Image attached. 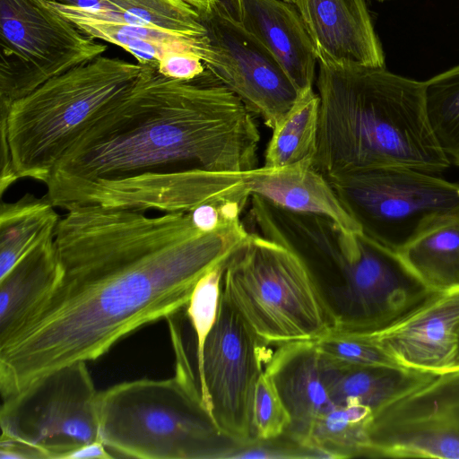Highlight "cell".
<instances>
[{
    "label": "cell",
    "mask_w": 459,
    "mask_h": 459,
    "mask_svg": "<svg viewBox=\"0 0 459 459\" xmlns=\"http://www.w3.org/2000/svg\"><path fill=\"white\" fill-rule=\"evenodd\" d=\"M241 24L276 57L299 91L313 87L318 58L294 4L241 0Z\"/></svg>",
    "instance_id": "18"
},
{
    "label": "cell",
    "mask_w": 459,
    "mask_h": 459,
    "mask_svg": "<svg viewBox=\"0 0 459 459\" xmlns=\"http://www.w3.org/2000/svg\"><path fill=\"white\" fill-rule=\"evenodd\" d=\"M228 17L241 23V0H212Z\"/></svg>",
    "instance_id": "35"
},
{
    "label": "cell",
    "mask_w": 459,
    "mask_h": 459,
    "mask_svg": "<svg viewBox=\"0 0 459 459\" xmlns=\"http://www.w3.org/2000/svg\"><path fill=\"white\" fill-rule=\"evenodd\" d=\"M343 248L342 285L331 306V331H377L432 292L398 253L363 232L345 233Z\"/></svg>",
    "instance_id": "11"
},
{
    "label": "cell",
    "mask_w": 459,
    "mask_h": 459,
    "mask_svg": "<svg viewBox=\"0 0 459 459\" xmlns=\"http://www.w3.org/2000/svg\"><path fill=\"white\" fill-rule=\"evenodd\" d=\"M355 334L402 368L436 376L459 370V288L431 292L385 327Z\"/></svg>",
    "instance_id": "14"
},
{
    "label": "cell",
    "mask_w": 459,
    "mask_h": 459,
    "mask_svg": "<svg viewBox=\"0 0 459 459\" xmlns=\"http://www.w3.org/2000/svg\"><path fill=\"white\" fill-rule=\"evenodd\" d=\"M247 187L250 195L280 209L323 217L345 233L362 232L331 182L313 167L312 160L279 168H255L249 172Z\"/></svg>",
    "instance_id": "17"
},
{
    "label": "cell",
    "mask_w": 459,
    "mask_h": 459,
    "mask_svg": "<svg viewBox=\"0 0 459 459\" xmlns=\"http://www.w3.org/2000/svg\"><path fill=\"white\" fill-rule=\"evenodd\" d=\"M322 359L324 382L333 403H360L373 413L436 376L402 367L346 366Z\"/></svg>",
    "instance_id": "21"
},
{
    "label": "cell",
    "mask_w": 459,
    "mask_h": 459,
    "mask_svg": "<svg viewBox=\"0 0 459 459\" xmlns=\"http://www.w3.org/2000/svg\"><path fill=\"white\" fill-rule=\"evenodd\" d=\"M61 277L55 237L43 241L0 277V345L41 308Z\"/></svg>",
    "instance_id": "19"
},
{
    "label": "cell",
    "mask_w": 459,
    "mask_h": 459,
    "mask_svg": "<svg viewBox=\"0 0 459 459\" xmlns=\"http://www.w3.org/2000/svg\"><path fill=\"white\" fill-rule=\"evenodd\" d=\"M100 13L178 35L204 37L199 13L181 0H100Z\"/></svg>",
    "instance_id": "26"
},
{
    "label": "cell",
    "mask_w": 459,
    "mask_h": 459,
    "mask_svg": "<svg viewBox=\"0 0 459 459\" xmlns=\"http://www.w3.org/2000/svg\"><path fill=\"white\" fill-rule=\"evenodd\" d=\"M397 253L430 291L459 288V218L430 230Z\"/></svg>",
    "instance_id": "23"
},
{
    "label": "cell",
    "mask_w": 459,
    "mask_h": 459,
    "mask_svg": "<svg viewBox=\"0 0 459 459\" xmlns=\"http://www.w3.org/2000/svg\"><path fill=\"white\" fill-rule=\"evenodd\" d=\"M141 67L54 167L45 184L52 204L180 212L250 195L260 141L254 114L208 70L179 81Z\"/></svg>",
    "instance_id": "2"
},
{
    "label": "cell",
    "mask_w": 459,
    "mask_h": 459,
    "mask_svg": "<svg viewBox=\"0 0 459 459\" xmlns=\"http://www.w3.org/2000/svg\"><path fill=\"white\" fill-rule=\"evenodd\" d=\"M206 29V69L272 130L299 91L276 57L244 26L214 4L200 14Z\"/></svg>",
    "instance_id": "13"
},
{
    "label": "cell",
    "mask_w": 459,
    "mask_h": 459,
    "mask_svg": "<svg viewBox=\"0 0 459 459\" xmlns=\"http://www.w3.org/2000/svg\"><path fill=\"white\" fill-rule=\"evenodd\" d=\"M318 64L316 170L329 178L382 166L434 175L449 168L428 120L424 82L385 67Z\"/></svg>",
    "instance_id": "3"
},
{
    "label": "cell",
    "mask_w": 459,
    "mask_h": 459,
    "mask_svg": "<svg viewBox=\"0 0 459 459\" xmlns=\"http://www.w3.org/2000/svg\"><path fill=\"white\" fill-rule=\"evenodd\" d=\"M141 65L100 56L53 77L0 112L15 174L46 184L71 146L135 83Z\"/></svg>",
    "instance_id": "5"
},
{
    "label": "cell",
    "mask_w": 459,
    "mask_h": 459,
    "mask_svg": "<svg viewBox=\"0 0 459 459\" xmlns=\"http://www.w3.org/2000/svg\"><path fill=\"white\" fill-rule=\"evenodd\" d=\"M221 294L195 376L203 403L221 433L238 445L256 440L254 396L273 352Z\"/></svg>",
    "instance_id": "10"
},
{
    "label": "cell",
    "mask_w": 459,
    "mask_h": 459,
    "mask_svg": "<svg viewBox=\"0 0 459 459\" xmlns=\"http://www.w3.org/2000/svg\"><path fill=\"white\" fill-rule=\"evenodd\" d=\"M225 264H218L197 281L186 307L195 335V364L202 359L205 340L217 319Z\"/></svg>",
    "instance_id": "28"
},
{
    "label": "cell",
    "mask_w": 459,
    "mask_h": 459,
    "mask_svg": "<svg viewBox=\"0 0 459 459\" xmlns=\"http://www.w3.org/2000/svg\"><path fill=\"white\" fill-rule=\"evenodd\" d=\"M372 411L360 403L335 406L315 422L307 447L322 458L366 457Z\"/></svg>",
    "instance_id": "25"
},
{
    "label": "cell",
    "mask_w": 459,
    "mask_h": 459,
    "mask_svg": "<svg viewBox=\"0 0 459 459\" xmlns=\"http://www.w3.org/2000/svg\"><path fill=\"white\" fill-rule=\"evenodd\" d=\"M315 342L324 358L337 364L400 367L378 346L359 334L330 331Z\"/></svg>",
    "instance_id": "29"
},
{
    "label": "cell",
    "mask_w": 459,
    "mask_h": 459,
    "mask_svg": "<svg viewBox=\"0 0 459 459\" xmlns=\"http://www.w3.org/2000/svg\"><path fill=\"white\" fill-rule=\"evenodd\" d=\"M362 232L396 253L459 218V183L419 169L382 166L329 178Z\"/></svg>",
    "instance_id": "7"
},
{
    "label": "cell",
    "mask_w": 459,
    "mask_h": 459,
    "mask_svg": "<svg viewBox=\"0 0 459 459\" xmlns=\"http://www.w3.org/2000/svg\"><path fill=\"white\" fill-rule=\"evenodd\" d=\"M61 217L45 195L27 193L0 205V277L43 241L55 237Z\"/></svg>",
    "instance_id": "22"
},
{
    "label": "cell",
    "mask_w": 459,
    "mask_h": 459,
    "mask_svg": "<svg viewBox=\"0 0 459 459\" xmlns=\"http://www.w3.org/2000/svg\"><path fill=\"white\" fill-rule=\"evenodd\" d=\"M377 1H379V2H384V1H386V0H377Z\"/></svg>",
    "instance_id": "38"
},
{
    "label": "cell",
    "mask_w": 459,
    "mask_h": 459,
    "mask_svg": "<svg viewBox=\"0 0 459 459\" xmlns=\"http://www.w3.org/2000/svg\"><path fill=\"white\" fill-rule=\"evenodd\" d=\"M110 459L114 455L108 452L107 447L100 439L84 444L72 452H70L65 459Z\"/></svg>",
    "instance_id": "34"
},
{
    "label": "cell",
    "mask_w": 459,
    "mask_h": 459,
    "mask_svg": "<svg viewBox=\"0 0 459 459\" xmlns=\"http://www.w3.org/2000/svg\"><path fill=\"white\" fill-rule=\"evenodd\" d=\"M367 437L366 457L459 459V370L374 412Z\"/></svg>",
    "instance_id": "12"
},
{
    "label": "cell",
    "mask_w": 459,
    "mask_h": 459,
    "mask_svg": "<svg viewBox=\"0 0 459 459\" xmlns=\"http://www.w3.org/2000/svg\"><path fill=\"white\" fill-rule=\"evenodd\" d=\"M66 211L55 234L61 280L0 345L1 397L66 365L95 360L137 329L186 308L197 281L249 235L241 221L202 232L188 212Z\"/></svg>",
    "instance_id": "1"
},
{
    "label": "cell",
    "mask_w": 459,
    "mask_h": 459,
    "mask_svg": "<svg viewBox=\"0 0 459 459\" xmlns=\"http://www.w3.org/2000/svg\"><path fill=\"white\" fill-rule=\"evenodd\" d=\"M285 405L290 423L284 435L307 447L316 420L336 405L323 377V359L315 341L277 347L264 367Z\"/></svg>",
    "instance_id": "16"
},
{
    "label": "cell",
    "mask_w": 459,
    "mask_h": 459,
    "mask_svg": "<svg viewBox=\"0 0 459 459\" xmlns=\"http://www.w3.org/2000/svg\"><path fill=\"white\" fill-rule=\"evenodd\" d=\"M284 1L294 4H296V3H297V0H284Z\"/></svg>",
    "instance_id": "37"
},
{
    "label": "cell",
    "mask_w": 459,
    "mask_h": 459,
    "mask_svg": "<svg viewBox=\"0 0 459 459\" xmlns=\"http://www.w3.org/2000/svg\"><path fill=\"white\" fill-rule=\"evenodd\" d=\"M98 393L85 361L56 369L2 398L1 436L33 445L48 459H65L100 439Z\"/></svg>",
    "instance_id": "9"
},
{
    "label": "cell",
    "mask_w": 459,
    "mask_h": 459,
    "mask_svg": "<svg viewBox=\"0 0 459 459\" xmlns=\"http://www.w3.org/2000/svg\"><path fill=\"white\" fill-rule=\"evenodd\" d=\"M107 48L48 0H0V112Z\"/></svg>",
    "instance_id": "8"
},
{
    "label": "cell",
    "mask_w": 459,
    "mask_h": 459,
    "mask_svg": "<svg viewBox=\"0 0 459 459\" xmlns=\"http://www.w3.org/2000/svg\"><path fill=\"white\" fill-rule=\"evenodd\" d=\"M0 459H48L37 446L22 440L1 436Z\"/></svg>",
    "instance_id": "33"
},
{
    "label": "cell",
    "mask_w": 459,
    "mask_h": 459,
    "mask_svg": "<svg viewBox=\"0 0 459 459\" xmlns=\"http://www.w3.org/2000/svg\"><path fill=\"white\" fill-rule=\"evenodd\" d=\"M221 296L266 344L315 341L333 320L301 256L290 246L249 233L226 261Z\"/></svg>",
    "instance_id": "6"
},
{
    "label": "cell",
    "mask_w": 459,
    "mask_h": 459,
    "mask_svg": "<svg viewBox=\"0 0 459 459\" xmlns=\"http://www.w3.org/2000/svg\"><path fill=\"white\" fill-rule=\"evenodd\" d=\"M425 84V105L432 133L449 160L459 166V65Z\"/></svg>",
    "instance_id": "27"
},
{
    "label": "cell",
    "mask_w": 459,
    "mask_h": 459,
    "mask_svg": "<svg viewBox=\"0 0 459 459\" xmlns=\"http://www.w3.org/2000/svg\"><path fill=\"white\" fill-rule=\"evenodd\" d=\"M194 7L199 14L204 13L211 9L213 4L212 0H181Z\"/></svg>",
    "instance_id": "36"
},
{
    "label": "cell",
    "mask_w": 459,
    "mask_h": 459,
    "mask_svg": "<svg viewBox=\"0 0 459 459\" xmlns=\"http://www.w3.org/2000/svg\"><path fill=\"white\" fill-rule=\"evenodd\" d=\"M162 75L179 81L194 80L206 72L200 56L191 52H173L163 56L157 66Z\"/></svg>",
    "instance_id": "32"
},
{
    "label": "cell",
    "mask_w": 459,
    "mask_h": 459,
    "mask_svg": "<svg viewBox=\"0 0 459 459\" xmlns=\"http://www.w3.org/2000/svg\"><path fill=\"white\" fill-rule=\"evenodd\" d=\"M319 97L312 88L299 92L296 101L272 130L264 152V167L279 168L312 160L316 152Z\"/></svg>",
    "instance_id": "24"
},
{
    "label": "cell",
    "mask_w": 459,
    "mask_h": 459,
    "mask_svg": "<svg viewBox=\"0 0 459 459\" xmlns=\"http://www.w3.org/2000/svg\"><path fill=\"white\" fill-rule=\"evenodd\" d=\"M253 420L256 440L278 437L290 423V414L272 378L264 371L255 385Z\"/></svg>",
    "instance_id": "30"
},
{
    "label": "cell",
    "mask_w": 459,
    "mask_h": 459,
    "mask_svg": "<svg viewBox=\"0 0 459 459\" xmlns=\"http://www.w3.org/2000/svg\"><path fill=\"white\" fill-rule=\"evenodd\" d=\"M172 344L173 377L123 382L98 393L100 439L118 456L216 459L237 445L206 411L184 342Z\"/></svg>",
    "instance_id": "4"
},
{
    "label": "cell",
    "mask_w": 459,
    "mask_h": 459,
    "mask_svg": "<svg viewBox=\"0 0 459 459\" xmlns=\"http://www.w3.org/2000/svg\"><path fill=\"white\" fill-rule=\"evenodd\" d=\"M318 62L385 67L367 0H297Z\"/></svg>",
    "instance_id": "15"
},
{
    "label": "cell",
    "mask_w": 459,
    "mask_h": 459,
    "mask_svg": "<svg viewBox=\"0 0 459 459\" xmlns=\"http://www.w3.org/2000/svg\"><path fill=\"white\" fill-rule=\"evenodd\" d=\"M84 34L119 46L140 65L158 66L160 60L173 52H191L204 61L207 44L204 37H188L150 27L134 25L108 17L98 11L48 0Z\"/></svg>",
    "instance_id": "20"
},
{
    "label": "cell",
    "mask_w": 459,
    "mask_h": 459,
    "mask_svg": "<svg viewBox=\"0 0 459 459\" xmlns=\"http://www.w3.org/2000/svg\"><path fill=\"white\" fill-rule=\"evenodd\" d=\"M221 458H322L316 451L306 447L286 435L255 440L247 445H235Z\"/></svg>",
    "instance_id": "31"
}]
</instances>
